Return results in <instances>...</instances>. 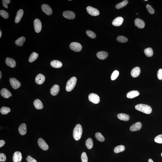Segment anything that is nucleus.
Here are the masks:
<instances>
[{"mask_svg": "<svg viewBox=\"0 0 162 162\" xmlns=\"http://www.w3.org/2000/svg\"><path fill=\"white\" fill-rule=\"evenodd\" d=\"M135 108L138 111L147 114H149L151 113L152 108L147 105L144 104H139L135 106Z\"/></svg>", "mask_w": 162, "mask_h": 162, "instance_id": "obj_1", "label": "nucleus"}, {"mask_svg": "<svg viewBox=\"0 0 162 162\" xmlns=\"http://www.w3.org/2000/svg\"><path fill=\"white\" fill-rule=\"evenodd\" d=\"M83 133V129L81 125L77 124L74 129L73 136L76 141H78L81 138Z\"/></svg>", "mask_w": 162, "mask_h": 162, "instance_id": "obj_2", "label": "nucleus"}, {"mask_svg": "<svg viewBox=\"0 0 162 162\" xmlns=\"http://www.w3.org/2000/svg\"><path fill=\"white\" fill-rule=\"evenodd\" d=\"M77 81V78L73 77L67 81L66 86V90L67 92H70L73 90L75 86Z\"/></svg>", "mask_w": 162, "mask_h": 162, "instance_id": "obj_3", "label": "nucleus"}, {"mask_svg": "<svg viewBox=\"0 0 162 162\" xmlns=\"http://www.w3.org/2000/svg\"><path fill=\"white\" fill-rule=\"evenodd\" d=\"M70 48L73 51L76 52H79L81 50L82 46L79 43L73 42L70 44Z\"/></svg>", "mask_w": 162, "mask_h": 162, "instance_id": "obj_4", "label": "nucleus"}, {"mask_svg": "<svg viewBox=\"0 0 162 162\" xmlns=\"http://www.w3.org/2000/svg\"><path fill=\"white\" fill-rule=\"evenodd\" d=\"M88 98L90 101L95 104H97L100 101V98L96 94L92 93L90 94Z\"/></svg>", "mask_w": 162, "mask_h": 162, "instance_id": "obj_5", "label": "nucleus"}, {"mask_svg": "<svg viewBox=\"0 0 162 162\" xmlns=\"http://www.w3.org/2000/svg\"><path fill=\"white\" fill-rule=\"evenodd\" d=\"M12 87L14 89H17L21 86V84L18 80L14 78H11L9 79Z\"/></svg>", "mask_w": 162, "mask_h": 162, "instance_id": "obj_6", "label": "nucleus"}, {"mask_svg": "<svg viewBox=\"0 0 162 162\" xmlns=\"http://www.w3.org/2000/svg\"><path fill=\"white\" fill-rule=\"evenodd\" d=\"M86 9L88 13L92 16L99 15L100 13L99 11L97 9L90 6H88Z\"/></svg>", "mask_w": 162, "mask_h": 162, "instance_id": "obj_7", "label": "nucleus"}, {"mask_svg": "<svg viewBox=\"0 0 162 162\" xmlns=\"http://www.w3.org/2000/svg\"><path fill=\"white\" fill-rule=\"evenodd\" d=\"M38 145L40 147L44 150H47L49 149L48 146L43 138H39L38 141Z\"/></svg>", "mask_w": 162, "mask_h": 162, "instance_id": "obj_8", "label": "nucleus"}, {"mask_svg": "<svg viewBox=\"0 0 162 162\" xmlns=\"http://www.w3.org/2000/svg\"><path fill=\"white\" fill-rule=\"evenodd\" d=\"M34 26L35 31L37 33H39L42 29V24L40 20L36 19L34 22Z\"/></svg>", "mask_w": 162, "mask_h": 162, "instance_id": "obj_9", "label": "nucleus"}, {"mask_svg": "<svg viewBox=\"0 0 162 162\" xmlns=\"http://www.w3.org/2000/svg\"><path fill=\"white\" fill-rule=\"evenodd\" d=\"M42 9L47 15H50L52 14V9L49 5L46 4H43L42 5Z\"/></svg>", "mask_w": 162, "mask_h": 162, "instance_id": "obj_10", "label": "nucleus"}, {"mask_svg": "<svg viewBox=\"0 0 162 162\" xmlns=\"http://www.w3.org/2000/svg\"><path fill=\"white\" fill-rule=\"evenodd\" d=\"M64 17L69 19L73 20L75 18V15L73 12L71 11H65L63 13Z\"/></svg>", "mask_w": 162, "mask_h": 162, "instance_id": "obj_11", "label": "nucleus"}, {"mask_svg": "<svg viewBox=\"0 0 162 162\" xmlns=\"http://www.w3.org/2000/svg\"><path fill=\"white\" fill-rule=\"evenodd\" d=\"M22 157L21 152L16 151L15 152L13 156V162H21Z\"/></svg>", "mask_w": 162, "mask_h": 162, "instance_id": "obj_12", "label": "nucleus"}, {"mask_svg": "<svg viewBox=\"0 0 162 162\" xmlns=\"http://www.w3.org/2000/svg\"><path fill=\"white\" fill-rule=\"evenodd\" d=\"M142 126V125L141 122H137L130 127V130L132 132L138 131L141 129Z\"/></svg>", "mask_w": 162, "mask_h": 162, "instance_id": "obj_13", "label": "nucleus"}, {"mask_svg": "<svg viewBox=\"0 0 162 162\" xmlns=\"http://www.w3.org/2000/svg\"><path fill=\"white\" fill-rule=\"evenodd\" d=\"M0 94L2 97L8 99L12 96V94L8 89L6 88H3L0 91Z\"/></svg>", "mask_w": 162, "mask_h": 162, "instance_id": "obj_14", "label": "nucleus"}, {"mask_svg": "<svg viewBox=\"0 0 162 162\" xmlns=\"http://www.w3.org/2000/svg\"><path fill=\"white\" fill-rule=\"evenodd\" d=\"M45 80V77L42 74H38L35 79V81L36 84H42L43 83Z\"/></svg>", "mask_w": 162, "mask_h": 162, "instance_id": "obj_15", "label": "nucleus"}, {"mask_svg": "<svg viewBox=\"0 0 162 162\" xmlns=\"http://www.w3.org/2000/svg\"><path fill=\"white\" fill-rule=\"evenodd\" d=\"M134 24L137 27L139 28L143 29L145 27L144 22L139 18H137L135 20Z\"/></svg>", "mask_w": 162, "mask_h": 162, "instance_id": "obj_16", "label": "nucleus"}, {"mask_svg": "<svg viewBox=\"0 0 162 162\" xmlns=\"http://www.w3.org/2000/svg\"><path fill=\"white\" fill-rule=\"evenodd\" d=\"M123 19L121 17H118L116 18L112 23L113 25L118 27L122 25L123 22Z\"/></svg>", "mask_w": 162, "mask_h": 162, "instance_id": "obj_17", "label": "nucleus"}, {"mask_svg": "<svg viewBox=\"0 0 162 162\" xmlns=\"http://www.w3.org/2000/svg\"><path fill=\"white\" fill-rule=\"evenodd\" d=\"M5 63L8 66L11 68H13L15 67L16 65V62L14 59L11 58H8L5 60Z\"/></svg>", "mask_w": 162, "mask_h": 162, "instance_id": "obj_18", "label": "nucleus"}, {"mask_svg": "<svg viewBox=\"0 0 162 162\" xmlns=\"http://www.w3.org/2000/svg\"><path fill=\"white\" fill-rule=\"evenodd\" d=\"M140 94L139 92L137 90L130 91L127 94V97L128 98L133 99L138 96Z\"/></svg>", "mask_w": 162, "mask_h": 162, "instance_id": "obj_19", "label": "nucleus"}, {"mask_svg": "<svg viewBox=\"0 0 162 162\" xmlns=\"http://www.w3.org/2000/svg\"><path fill=\"white\" fill-rule=\"evenodd\" d=\"M97 58L100 59L104 60L106 59L108 56V54L106 52L104 51H99L96 54Z\"/></svg>", "mask_w": 162, "mask_h": 162, "instance_id": "obj_20", "label": "nucleus"}, {"mask_svg": "<svg viewBox=\"0 0 162 162\" xmlns=\"http://www.w3.org/2000/svg\"><path fill=\"white\" fill-rule=\"evenodd\" d=\"M20 134L21 135H24L27 133V126L25 123H22L20 125L18 128Z\"/></svg>", "mask_w": 162, "mask_h": 162, "instance_id": "obj_21", "label": "nucleus"}, {"mask_svg": "<svg viewBox=\"0 0 162 162\" xmlns=\"http://www.w3.org/2000/svg\"><path fill=\"white\" fill-rule=\"evenodd\" d=\"M59 87L58 85H55L51 88L50 92L52 96H56L59 91Z\"/></svg>", "mask_w": 162, "mask_h": 162, "instance_id": "obj_22", "label": "nucleus"}, {"mask_svg": "<svg viewBox=\"0 0 162 162\" xmlns=\"http://www.w3.org/2000/svg\"><path fill=\"white\" fill-rule=\"evenodd\" d=\"M140 73H141V70L140 68L137 67L134 68L132 70L131 75L133 77H136L139 76Z\"/></svg>", "mask_w": 162, "mask_h": 162, "instance_id": "obj_23", "label": "nucleus"}, {"mask_svg": "<svg viewBox=\"0 0 162 162\" xmlns=\"http://www.w3.org/2000/svg\"><path fill=\"white\" fill-rule=\"evenodd\" d=\"M24 13V11L22 9H20L17 12L15 20V22L16 23H18L20 22L21 18H22Z\"/></svg>", "mask_w": 162, "mask_h": 162, "instance_id": "obj_24", "label": "nucleus"}, {"mask_svg": "<svg viewBox=\"0 0 162 162\" xmlns=\"http://www.w3.org/2000/svg\"><path fill=\"white\" fill-rule=\"evenodd\" d=\"M33 104L34 106L36 109L38 110H41L43 109V105L40 100L39 99H36L34 102Z\"/></svg>", "mask_w": 162, "mask_h": 162, "instance_id": "obj_25", "label": "nucleus"}, {"mask_svg": "<svg viewBox=\"0 0 162 162\" xmlns=\"http://www.w3.org/2000/svg\"><path fill=\"white\" fill-rule=\"evenodd\" d=\"M118 118L120 120L125 121H127L130 119V117L129 116L128 114H125L120 113L118 114Z\"/></svg>", "mask_w": 162, "mask_h": 162, "instance_id": "obj_26", "label": "nucleus"}, {"mask_svg": "<svg viewBox=\"0 0 162 162\" xmlns=\"http://www.w3.org/2000/svg\"><path fill=\"white\" fill-rule=\"evenodd\" d=\"M51 66L55 68H59L62 67V64L60 61L58 60H54L51 62Z\"/></svg>", "mask_w": 162, "mask_h": 162, "instance_id": "obj_27", "label": "nucleus"}, {"mask_svg": "<svg viewBox=\"0 0 162 162\" xmlns=\"http://www.w3.org/2000/svg\"><path fill=\"white\" fill-rule=\"evenodd\" d=\"M25 37L23 36L20 37L15 41V43L16 45L19 46H22L24 44V43L25 41Z\"/></svg>", "mask_w": 162, "mask_h": 162, "instance_id": "obj_28", "label": "nucleus"}, {"mask_svg": "<svg viewBox=\"0 0 162 162\" xmlns=\"http://www.w3.org/2000/svg\"><path fill=\"white\" fill-rule=\"evenodd\" d=\"M144 53L145 55L148 57H152L153 54V50L151 47L145 49L144 50Z\"/></svg>", "mask_w": 162, "mask_h": 162, "instance_id": "obj_29", "label": "nucleus"}, {"mask_svg": "<svg viewBox=\"0 0 162 162\" xmlns=\"http://www.w3.org/2000/svg\"><path fill=\"white\" fill-rule=\"evenodd\" d=\"M125 149V147L123 145L118 146L115 147L114 149V152L115 153H118L119 152H123Z\"/></svg>", "mask_w": 162, "mask_h": 162, "instance_id": "obj_30", "label": "nucleus"}, {"mask_svg": "<svg viewBox=\"0 0 162 162\" xmlns=\"http://www.w3.org/2000/svg\"><path fill=\"white\" fill-rule=\"evenodd\" d=\"M39 55L37 53L33 52L31 54L30 56L29 61L30 62H32L36 60L37 59Z\"/></svg>", "mask_w": 162, "mask_h": 162, "instance_id": "obj_31", "label": "nucleus"}, {"mask_svg": "<svg viewBox=\"0 0 162 162\" xmlns=\"http://www.w3.org/2000/svg\"><path fill=\"white\" fill-rule=\"evenodd\" d=\"M88 149H91L93 147V142L91 138H88L85 143Z\"/></svg>", "mask_w": 162, "mask_h": 162, "instance_id": "obj_32", "label": "nucleus"}, {"mask_svg": "<svg viewBox=\"0 0 162 162\" xmlns=\"http://www.w3.org/2000/svg\"><path fill=\"white\" fill-rule=\"evenodd\" d=\"M128 1L127 0L122 1V2L119 3L116 5V8L118 9H121V8L126 6L128 3Z\"/></svg>", "mask_w": 162, "mask_h": 162, "instance_id": "obj_33", "label": "nucleus"}, {"mask_svg": "<svg viewBox=\"0 0 162 162\" xmlns=\"http://www.w3.org/2000/svg\"><path fill=\"white\" fill-rule=\"evenodd\" d=\"M95 137L97 140L100 142H103L105 140L104 136L100 133H96L95 134Z\"/></svg>", "mask_w": 162, "mask_h": 162, "instance_id": "obj_34", "label": "nucleus"}, {"mask_svg": "<svg viewBox=\"0 0 162 162\" xmlns=\"http://www.w3.org/2000/svg\"><path fill=\"white\" fill-rule=\"evenodd\" d=\"M10 111L11 109L10 108L5 107H2L0 110L1 113L3 115L8 114Z\"/></svg>", "mask_w": 162, "mask_h": 162, "instance_id": "obj_35", "label": "nucleus"}, {"mask_svg": "<svg viewBox=\"0 0 162 162\" xmlns=\"http://www.w3.org/2000/svg\"><path fill=\"white\" fill-rule=\"evenodd\" d=\"M117 40L119 43H126L128 41L127 38L123 36H119L117 37Z\"/></svg>", "mask_w": 162, "mask_h": 162, "instance_id": "obj_36", "label": "nucleus"}, {"mask_svg": "<svg viewBox=\"0 0 162 162\" xmlns=\"http://www.w3.org/2000/svg\"><path fill=\"white\" fill-rule=\"evenodd\" d=\"M119 74V72L117 70H115L113 72L111 77V80L112 81H114L116 79Z\"/></svg>", "mask_w": 162, "mask_h": 162, "instance_id": "obj_37", "label": "nucleus"}, {"mask_svg": "<svg viewBox=\"0 0 162 162\" xmlns=\"http://www.w3.org/2000/svg\"><path fill=\"white\" fill-rule=\"evenodd\" d=\"M0 14L2 17L5 19H7L9 17V14L7 12L3 10L0 11Z\"/></svg>", "mask_w": 162, "mask_h": 162, "instance_id": "obj_38", "label": "nucleus"}, {"mask_svg": "<svg viewBox=\"0 0 162 162\" xmlns=\"http://www.w3.org/2000/svg\"><path fill=\"white\" fill-rule=\"evenodd\" d=\"M86 34L90 38L92 39H94L96 37V34L92 31L90 30H88L87 31Z\"/></svg>", "mask_w": 162, "mask_h": 162, "instance_id": "obj_39", "label": "nucleus"}, {"mask_svg": "<svg viewBox=\"0 0 162 162\" xmlns=\"http://www.w3.org/2000/svg\"><path fill=\"white\" fill-rule=\"evenodd\" d=\"M154 141L157 143L162 144V134L159 135L155 137Z\"/></svg>", "mask_w": 162, "mask_h": 162, "instance_id": "obj_40", "label": "nucleus"}, {"mask_svg": "<svg viewBox=\"0 0 162 162\" xmlns=\"http://www.w3.org/2000/svg\"><path fill=\"white\" fill-rule=\"evenodd\" d=\"M81 159L82 162H88V157L86 152H84L82 154Z\"/></svg>", "mask_w": 162, "mask_h": 162, "instance_id": "obj_41", "label": "nucleus"}, {"mask_svg": "<svg viewBox=\"0 0 162 162\" xmlns=\"http://www.w3.org/2000/svg\"><path fill=\"white\" fill-rule=\"evenodd\" d=\"M146 8L148 12L151 14H153L155 13L154 9L152 8V6L149 4H147L146 5Z\"/></svg>", "mask_w": 162, "mask_h": 162, "instance_id": "obj_42", "label": "nucleus"}, {"mask_svg": "<svg viewBox=\"0 0 162 162\" xmlns=\"http://www.w3.org/2000/svg\"><path fill=\"white\" fill-rule=\"evenodd\" d=\"M10 0H3L2 3L4 7L6 8H8V4L10 3Z\"/></svg>", "mask_w": 162, "mask_h": 162, "instance_id": "obj_43", "label": "nucleus"}, {"mask_svg": "<svg viewBox=\"0 0 162 162\" xmlns=\"http://www.w3.org/2000/svg\"><path fill=\"white\" fill-rule=\"evenodd\" d=\"M6 160V156L4 153H1L0 154V161L1 162H5Z\"/></svg>", "mask_w": 162, "mask_h": 162, "instance_id": "obj_44", "label": "nucleus"}, {"mask_svg": "<svg viewBox=\"0 0 162 162\" xmlns=\"http://www.w3.org/2000/svg\"><path fill=\"white\" fill-rule=\"evenodd\" d=\"M157 76L159 80L162 79V69H160L158 71Z\"/></svg>", "mask_w": 162, "mask_h": 162, "instance_id": "obj_45", "label": "nucleus"}, {"mask_svg": "<svg viewBox=\"0 0 162 162\" xmlns=\"http://www.w3.org/2000/svg\"><path fill=\"white\" fill-rule=\"evenodd\" d=\"M26 160L28 162H37L35 159L33 158L30 156H29L27 157Z\"/></svg>", "mask_w": 162, "mask_h": 162, "instance_id": "obj_46", "label": "nucleus"}, {"mask_svg": "<svg viewBox=\"0 0 162 162\" xmlns=\"http://www.w3.org/2000/svg\"><path fill=\"white\" fill-rule=\"evenodd\" d=\"M5 144V141L3 140H0V147L4 146Z\"/></svg>", "mask_w": 162, "mask_h": 162, "instance_id": "obj_47", "label": "nucleus"}, {"mask_svg": "<svg viewBox=\"0 0 162 162\" xmlns=\"http://www.w3.org/2000/svg\"><path fill=\"white\" fill-rule=\"evenodd\" d=\"M148 162H154L153 161V160H152V159H149V160H148Z\"/></svg>", "mask_w": 162, "mask_h": 162, "instance_id": "obj_48", "label": "nucleus"}, {"mask_svg": "<svg viewBox=\"0 0 162 162\" xmlns=\"http://www.w3.org/2000/svg\"><path fill=\"white\" fill-rule=\"evenodd\" d=\"M2 36V32L1 30H0V38H1Z\"/></svg>", "mask_w": 162, "mask_h": 162, "instance_id": "obj_49", "label": "nucleus"}, {"mask_svg": "<svg viewBox=\"0 0 162 162\" xmlns=\"http://www.w3.org/2000/svg\"><path fill=\"white\" fill-rule=\"evenodd\" d=\"M0 79H1V77H2V73H1V71L0 72Z\"/></svg>", "mask_w": 162, "mask_h": 162, "instance_id": "obj_50", "label": "nucleus"}, {"mask_svg": "<svg viewBox=\"0 0 162 162\" xmlns=\"http://www.w3.org/2000/svg\"><path fill=\"white\" fill-rule=\"evenodd\" d=\"M144 1H147V0H144Z\"/></svg>", "mask_w": 162, "mask_h": 162, "instance_id": "obj_51", "label": "nucleus"}, {"mask_svg": "<svg viewBox=\"0 0 162 162\" xmlns=\"http://www.w3.org/2000/svg\"><path fill=\"white\" fill-rule=\"evenodd\" d=\"M161 155L162 157V153H161Z\"/></svg>", "mask_w": 162, "mask_h": 162, "instance_id": "obj_52", "label": "nucleus"}]
</instances>
